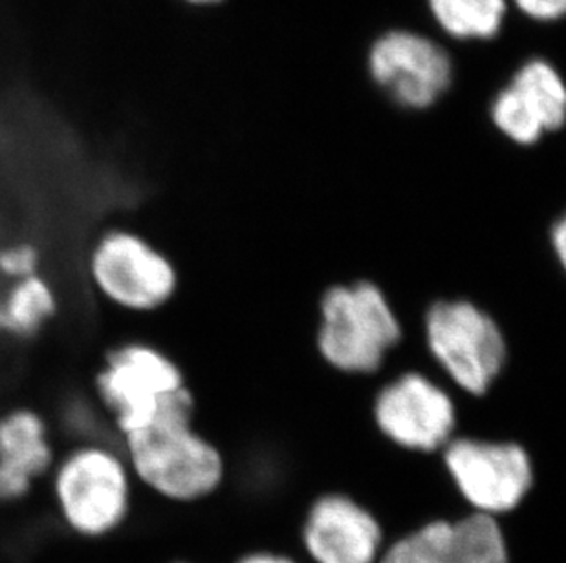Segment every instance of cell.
Segmentation results:
<instances>
[{
    "instance_id": "11",
    "label": "cell",
    "mask_w": 566,
    "mask_h": 563,
    "mask_svg": "<svg viewBox=\"0 0 566 563\" xmlns=\"http://www.w3.org/2000/svg\"><path fill=\"white\" fill-rule=\"evenodd\" d=\"M57 459L43 410L11 403L0 410V506L27 500Z\"/></svg>"
},
{
    "instance_id": "4",
    "label": "cell",
    "mask_w": 566,
    "mask_h": 563,
    "mask_svg": "<svg viewBox=\"0 0 566 563\" xmlns=\"http://www.w3.org/2000/svg\"><path fill=\"white\" fill-rule=\"evenodd\" d=\"M88 386L119 439L147 425L164 399L188 386V379L160 344L125 339L103 351Z\"/></svg>"
},
{
    "instance_id": "6",
    "label": "cell",
    "mask_w": 566,
    "mask_h": 563,
    "mask_svg": "<svg viewBox=\"0 0 566 563\" xmlns=\"http://www.w3.org/2000/svg\"><path fill=\"white\" fill-rule=\"evenodd\" d=\"M426 340L451 383L473 397L486 395L506 364V339L497 322L465 300L433 304L426 315Z\"/></svg>"
},
{
    "instance_id": "17",
    "label": "cell",
    "mask_w": 566,
    "mask_h": 563,
    "mask_svg": "<svg viewBox=\"0 0 566 563\" xmlns=\"http://www.w3.org/2000/svg\"><path fill=\"white\" fill-rule=\"evenodd\" d=\"M237 563H295L294 560L283 554L275 553H252L247 554L244 559L239 560Z\"/></svg>"
},
{
    "instance_id": "14",
    "label": "cell",
    "mask_w": 566,
    "mask_h": 563,
    "mask_svg": "<svg viewBox=\"0 0 566 563\" xmlns=\"http://www.w3.org/2000/svg\"><path fill=\"white\" fill-rule=\"evenodd\" d=\"M442 30L457 39H492L503 26L506 0H429Z\"/></svg>"
},
{
    "instance_id": "1",
    "label": "cell",
    "mask_w": 566,
    "mask_h": 563,
    "mask_svg": "<svg viewBox=\"0 0 566 563\" xmlns=\"http://www.w3.org/2000/svg\"><path fill=\"white\" fill-rule=\"evenodd\" d=\"M195 415L197 397L186 386L164 399L147 425L119 437L136 484L164 500H202L224 479V457L195 428Z\"/></svg>"
},
{
    "instance_id": "19",
    "label": "cell",
    "mask_w": 566,
    "mask_h": 563,
    "mask_svg": "<svg viewBox=\"0 0 566 563\" xmlns=\"http://www.w3.org/2000/svg\"><path fill=\"white\" fill-rule=\"evenodd\" d=\"M178 563H184V562H178Z\"/></svg>"
},
{
    "instance_id": "12",
    "label": "cell",
    "mask_w": 566,
    "mask_h": 563,
    "mask_svg": "<svg viewBox=\"0 0 566 563\" xmlns=\"http://www.w3.org/2000/svg\"><path fill=\"white\" fill-rule=\"evenodd\" d=\"M495 127L517 145H534L565 125L566 91L556 68L534 59L499 92L492 107Z\"/></svg>"
},
{
    "instance_id": "18",
    "label": "cell",
    "mask_w": 566,
    "mask_h": 563,
    "mask_svg": "<svg viewBox=\"0 0 566 563\" xmlns=\"http://www.w3.org/2000/svg\"><path fill=\"white\" fill-rule=\"evenodd\" d=\"M186 4L191 6H203V4H214V2H220V0H184Z\"/></svg>"
},
{
    "instance_id": "9",
    "label": "cell",
    "mask_w": 566,
    "mask_h": 563,
    "mask_svg": "<svg viewBox=\"0 0 566 563\" xmlns=\"http://www.w3.org/2000/svg\"><path fill=\"white\" fill-rule=\"evenodd\" d=\"M370 74L400 107H433L453 77L446 50L411 32L385 33L369 55Z\"/></svg>"
},
{
    "instance_id": "7",
    "label": "cell",
    "mask_w": 566,
    "mask_h": 563,
    "mask_svg": "<svg viewBox=\"0 0 566 563\" xmlns=\"http://www.w3.org/2000/svg\"><path fill=\"white\" fill-rule=\"evenodd\" d=\"M443 465L462 498L481 514L517 509L534 485V465L517 443L449 439Z\"/></svg>"
},
{
    "instance_id": "2",
    "label": "cell",
    "mask_w": 566,
    "mask_h": 563,
    "mask_svg": "<svg viewBox=\"0 0 566 563\" xmlns=\"http://www.w3.org/2000/svg\"><path fill=\"white\" fill-rule=\"evenodd\" d=\"M55 514L85 540L113 537L133 514L136 479L118 443H72L50 470Z\"/></svg>"
},
{
    "instance_id": "10",
    "label": "cell",
    "mask_w": 566,
    "mask_h": 563,
    "mask_svg": "<svg viewBox=\"0 0 566 563\" xmlns=\"http://www.w3.org/2000/svg\"><path fill=\"white\" fill-rule=\"evenodd\" d=\"M379 563H510L506 538L495 516L437 520L392 543Z\"/></svg>"
},
{
    "instance_id": "16",
    "label": "cell",
    "mask_w": 566,
    "mask_h": 563,
    "mask_svg": "<svg viewBox=\"0 0 566 563\" xmlns=\"http://www.w3.org/2000/svg\"><path fill=\"white\" fill-rule=\"evenodd\" d=\"M552 247L556 251V256L565 266L566 261V224L565 220H557L556 225L552 229Z\"/></svg>"
},
{
    "instance_id": "15",
    "label": "cell",
    "mask_w": 566,
    "mask_h": 563,
    "mask_svg": "<svg viewBox=\"0 0 566 563\" xmlns=\"http://www.w3.org/2000/svg\"><path fill=\"white\" fill-rule=\"evenodd\" d=\"M518 10L537 21H556L566 10V0H515Z\"/></svg>"
},
{
    "instance_id": "8",
    "label": "cell",
    "mask_w": 566,
    "mask_h": 563,
    "mask_svg": "<svg viewBox=\"0 0 566 563\" xmlns=\"http://www.w3.org/2000/svg\"><path fill=\"white\" fill-rule=\"evenodd\" d=\"M379 432L398 447L434 452L446 447L457 426L451 395L422 373H403L387 384L375 403Z\"/></svg>"
},
{
    "instance_id": "5",
    "label": "cell",
    "mask_w": 566,
    "mask_h": 563,
    "mask_svg": "<svg viewBox=\"0 0 566 563\" xmlns=\"http://www.w3.org/2000/svg\"><path fill=\"white\" fill-rule=\"evenodd\" d=\"M401 340V325L385 293L373 282L331 287L321 300L317 348L343 373L378 372Z\"/></svg>"
},
{
    "instance_id": "3",
    "label": "cell",
    "mask_w": 566,
    "mask_h": 563,
    "mask_svg": "<svg viewBox=\"0 0 566 563\" xmlns=\"http://www.w3.org/2000/svg\"><path fill=\"white\" fill-rule=\"evenodd\" d=\"M81 273L97 300L128 315L158 314L180 287L171 256L127 225H105L88 240Z\"/></svg>"
},
{
    "instance_id": "13",
    "label": "cell",
    "mask_w": 566,
    "mask_h": 563,
    "mask_svg": "<svg viewBox=\"0 0 566 563\" xmlns=\"http://www.w3.org/2000/svg\"><path fill=\"white\" fill-rule=\"evenodd\" d=\"M303 542L315 563H375L384 531L358 501L326 495L317 498L306 514Z\"/></svg>"
}]
</instances>
